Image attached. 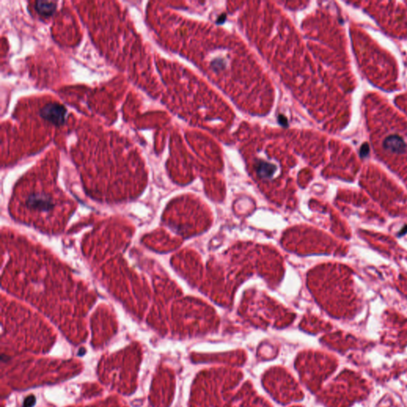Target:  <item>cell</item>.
<instances>
[{"instance_id": "cell-1", "label": "cell", "mask_w": 407, "mask_h": 407, "mask_svg": "<svg viewBox=\"0 0 407 407\" xmlns=\"http://www.w3.org/2000/svg\"><path fill=\"white\" fill-rule=\"evenodd\" d=\"M238 370L211 368L197 375L191 407H271L255 393L249 382L240 386Z\"/></svg>"}, {"instance_id": "cell-2", "label": "cell", "mask_w": 407, "mask_h": 407, "mask_svg": "<svg viewBox=\"0 0 407 407\" xmlns=\"http://www.w3.org/2000/svg\"><path fill=\"white\" fill-rule=\"evenodd\" d=\"M263 382L266 390L281 403L286 404L291 400L303 398V393L297 382L282 368L275 367L270 370L263 376Z\"/></svg>"}, {"instance_id": "cell-3", "label": "cell", "mask_w": 407, "mask_h": 407, "mask_svg": "<svg viewBox=\"0 0 407 407\" xmlns=\"http://www.w3.org/2000/svg\"><path fill=\"white\" fill-rule=\"evenodd\" d=\"M41 116L54 125L59 126L64 124L66 110L59 104H48L41 110Z\"/></svg>"}, {"instance_id": "cell-4", "label": "cell", "mask_w": 407, "mask_h": 407, "mask_svg": "<svg viewBox=\"0 0 407 407\" xmlns=\"http://www.w3.org/2000/svg\"><path fill=\"white\" fill-rule=\"evenodd\" d=\"M36 9L40 15L48 17L55 12L56 4L47 1H38L36 3Z\"/></svg>"}, {"instance_id": "cell-5", "label": "cell", "mask_w": 407, "mask_h": 407, "mask_svg": "<svg viewBox=\"0 0 407 407\" xmlns=\"http://www.w3.org/2000/svg\"><path fill=\"white\" fill-rule=\"evenodd\" d=\"M36 403V398L34 395H29L23 402V407H34Z\"/></svg>"}]
</instances>
